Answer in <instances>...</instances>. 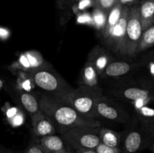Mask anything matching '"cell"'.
Returning a JSON list of instances; mask_svg holds the SVG:
<instances>
[{
  "instance_id": "1f68e13d",
  "label": "cell",
  "mask_w": 154,
  "mask_h": 153,
  "mask_svg": "<svg viewBox=\"0 0 154 153\" xmlns=\"http://www.w3.org/2000/svg\"><path fill=\"white\" fill-rule=\"evenodd\" d=\"M0 153H15L11 150L6 149V148H0Z\"/></svg>"
},
{
  "instance_id": "4fadbf2b",
  "label": "cell",
  "mask_w": 154,
  "mask_h": 153,
  "mask_svg": "<svg viewBox=\"0 0 154 153\" xmlns=\"http://www.w3.org/2000/svg\"><path fill=\"white\" fill-rule=\"evenodd\" d=\"M138 64L123 61L111 62L101 76L103 77H118L130 72Z\"/></svg>"
},
{
  "instance_id": "4316f807",
  "label": "cell",
  "mask_w": 154,
  "mask_h": 153,
  "mask_svg": "<svg viewBox=\"0 0 154 153\" xmlns=\"http://www.w3.org/2000/svg\"><path fill=\"white\" fill-rule=\"evenodd\" d=\"M138 1V0H119V2L123 6H127V7L130 8L136 4Z\"/></svg>"
},
{
  "instance_id": "9c48e42d",
  "label": "cell",
  "mask_w": 154,
  "mask_h": 153,
  "mask_svg": "<svg viewBox=\"0 0 154 153\" xmlns=\"http://www.w3.org/2000/svg\"><path fill=\"white\" fill-rule=\"evenodd\" d=\"M114 95L134 102L135 106L147 104L153 99V92L148 88L138 86H129L117 89L114 92Z\"/></svg>"
},
{
  "instance_id": "ffe728a7",
  "label": "cell",
  "mask_w": 154,
  "mask_h": 153,
  "mask_svg": "<svg viewBox=\"0 0 154 153\" xmlns=\"http://www.w3.org/2000/svg\"><path fill=\"white\" fill-rule=\"evenodd\" d=\"M154 44V26L153 25L149 27L145 31L142 32L139 44L136 50V53L146 50L152 47Z\"/></svg>"
},
{
  "instance_id": "836d02e7",
  "label": "cell",
  "mask_w": 154,
  "mask_h": 153,
  "mask_svg": "<svg viewBox=\"0 0 154 153\" xmlns=\"http://www.w3.org/2000/svg\"><path fill=\"white\" fill-rule=\"evenodd\" d=\"M74 1H75V0H69V5H68V6L71 5V4H72V3L74 2Z\"/></svg>"
},
{
  "instance_id": "52a82bcc",
  "label": "cell",
  "mask_w": 154,
  "mask_h": 153,
  "mask_svg": "<svg viewBox=\"0 0 154 153\" xmlns=\"http://www.w3.org/2000/svg\"><path fill=\"white\" fill-rule=\"evenodd\" d=\"M50 64L44 59L42 54L38 51H26L20 54L18 59L8 67L11 71L31 73L42 69H48Z\"/></svg>"
},
{
  "instance_id": "3957f363",
  "label": "cell",
  "mask_w": 154,
  "mask_h": 153,
  "mask_svg": "<svg viewBox=\"0 0 154 153\" xmlns=\"http://www.w3.org/2000/svg\"><path fill=\"white\" fill-rule=\"evenodd\" d=\"M100 128L73 127L61 129L58 131L65 143L73 149H95L100 143L99 135Z\"/></svg>"
},
{
  "instance_id": "f546056e",
  "label": "cell",
  "mask_w": 154,
  "mask_h": 153,
  "mask_svg": "<svg viewBox=\"0 0 154 153\" xmlns=\"http://www.w3.org/2000/svg\"><path fill=\"white\" fill-rule=\"evenodd\" d=\"M8 35V31L7 29H5V28H1V27H0V38L5 39Z\"/></svg>"
},
{
  "instance_id": "e0dca14e",
  "label": "cell",
  "mask_w": 154,
  "mask_h": 153,
  "mask_svg": "<svg viewBox=\"0 0 154 153\" xmlns=\"http://www.w3.org/2000/svg\"><path fill=\"white\" fill-rule=\"evenodd\" d=\"M123 7V6L118 2L108 12V16H107L106 24H105V28H104V30L102 32V38H103L104 42L108 38L111 29L114 26V25L117 23V21H118L119 18H120V15H121Z\"/></svg>"
},
{
  "instance_id": "d6a6232c",
  "label": "cell",
  "mask_w": 154,
  "mask_h": 153,
  "mask_svg": "<svg viewBox=\"0 0 154 153\" xmlns=\"http://www.w3.org/2000/svg\"><path fill=\"white\" fill-rule=\"evenodd\" d=\"M150 73H151L152 76H153V62L150 63Z\"/></svg>"
},
{
  "instance_id": "83f0119b",
  "label": "cell",
  "mask_w": 154,
  "mask_h": 153,
  "mask_svg": "<svg viewBox=\"0 0 154 153\" xmlns=\"http://www.w3.org/2000/svg\"><path fill=\"white\" fill-rule=\"evenodd\" d=\"M69 0H56L57 8L61 10L65 9L69 5Z\"/></svg>"
},
{
  "instance_id": "e575fe53",
  "label": "cell",
  "mask_w": 154,
  "mask_h": 153,
  "mask_svg": "<svg viewBox=\"0 0 154 153\" xmlns=\"http://www.w3.org/2000/svg\"><path fill=\"white\" fill-rule=\"evenodd\" d=\"M1 86H2V82L0 81V88H1Z\"/></svg>"
},
{
  "instance_id": "484cf974",
  "label": "cell",
  "mask_w": 154,
  "mask_h": 153,
  "mask_svg": "<svg viewBox=\"0 0 154 153\" xmlns=\"http://www.w3.org/2000/svg\"><path fill=\"white\" fill-rule=\"evenodd\" d=\"M23 153H45V152H44L43 150L41 148V147L39 146L37 141L34 140L29 144L28 146L26 147V148L24 150Z\"/></svg>"
},
{
  "instance_id": "d4e9b609",
  "label": "cell",
  "mask_w": 154,
  "mask_h": 153,
  "mask_svg": "<svg viewBox=\"0 0 154 153\" xmlns=\"http://www.w3.org/2000/svg\"><path fill=\"white\" fill-rule=\"evenodd\" d=\"M96 153H123L120 147H110L100 142L95 148Z\"/></svg>"
},
{
  "instance_id": "d6986e66",
  "label": "cell",
  "mask_w": 154,
  "mask_h": 153,
  "mask_svg": "<svg viewBox=\"0 0 154 153\" xmlns=\"http://www.w3.org/2000/svg\"><path fill=\"white\" fill-rule=\"evenodd\" d=\"M20 101L31 118L41 112L40 106L35 98L29 92H23L20 94Z\"/></svg>"
},
{
  "instance_id": "7c38bea8",
  "label": "cell",
  "mask_w": 154,
  "mask_h": 153,
  "mask_svg": "<svg viewBox=\"0 0 154 153\" xmlns=\"http://www.w3.org/2000/svg\"><path fill=\"white\" fill-rule=\"evenodd\" d=\"M45 153H63L66 151V144L60 136L48 135L36 140Z\"/></svg>"
},
{
  "instance_id": "4dcf8cb0",
  "label": "cell",
  "mask_w": 154,
  "mask_h": 153,
  "mask_svg": "<svg viewBox=\"0 0 154 153\" xmlns=\"http://www.w3.org/2000/svg\"><path fill=\"white\" fill-rule=\"evenodd\" d=\"M63 153H76V152H75V149H73V148H71L70 146H69L68 145H66V151H65Z\"/></svg>"
},
{
  "instance_id": "5b68a950",
  "label": "cell",
  "mask_w": 154,
  "mask_h": 153,
  "mask_svg": "<svg viewBox=\"0 0 154 153\" xmlns=\"http://www.w3.org/2000/svg\"><path fill=\"white\" fill-rule=\"evenodd\" d=\"M142 34L141 20H140L139 5L129 8L128 14L127 25L126 32V54L134 56L136 54V50Z\"/></svg>"
},
{
  "instance_id": "277c9868",
  "label": "cell",
  "mask_w": 154,
  "mask_h": 153,
  "mask_svg": "<svg viewBox=\"0 0 154 153\" xmlns=\"http://www.w3.org/2000/svg\"><path fill=\"white\" fill-rule=\"evenodd\" d=\"M27 74L35 85L55 98H59L73 88L61 76L48 69H42Z\"/></svg>"
},
{
  "instance_id": "44dd1931",
  "label": "cell",
  "mask_w": 154,
  "mask_h": 153,
  "mask_svg": "<svg viewBox=\"0 0 154 153\" xmlns=\"http://www.w3.org/2000/svg\"><path fill=\"white\" fill-rule=\"evenodd\" d=\"M6 118L12 127H17L23 123L25 117L24 114L18 107L10 106L5 110Z\"/></svg>"
},
{
  "instance_id": "cb8c5ba5",
  "label": "cell",
  "mask_w": 154,
  "mask_h": 153,
  "mask_svg": "<svg viewBox=\"0 0 154 153\" xmlns=\"http://www.w3.org/2000/svg\"><path fill=\"white\" fill-rule=\"evenodd\" d=\"M119 0H95L94 6L108 14L109 10L117 4Z\"/></svg>"
},
{
  "instance_id": "f1b7e54d",
  "label": "cell",
  "mask_w": 154,
  "mask_h": 153,
  "mask_svg": "<svg viewBox=\"0 0 154 153\" xmlns=\"http://www.w3.org/2000/svg\"><path fill=\"white\" fill-rule=\"evenodd\" d=\"M75 151L76 153H96V150L93 148H78Z\"/></svg>"
},
{
  "instance_id": "9a60e30c",
  "label": "cell",
  "mask_w": 154,
  "mask_h": 153,
  "mask_svg": "<svg viewBox=\"0 0 154 153\" xmlns=\"http://www.w3.org/2000/svg\"><path fill=\"white\" fill-rule=\"evenodd\" d=\"M140 20L142 32L153 25L154 0H142L139 5Z\"/></svg>"
},
{
  "instance_id": "30bf717a",
  "label": "cell",
  "mask_w": 154,
  "mask_h": 153,
  "mask_svg": "<svg viewBox=\"0 0 154 153\" xmlns=\"http://www.w3.org/2000/svg\"><path fill=\"white\" fill-rule=\"evenodd\" d=\"M32 125L33 134L38 138L55 134L57 132L52 122L42 111L32 117Z\"/></svg>"
},
{
  "instance_id": "ac0fdd59",
  "label": "cell",
  "mask_w": 154,
  "mask_h": 153,
  "mask_svg": "<svg viewBox=\"0 0 154 153\" xmlns=\"http://www.w3.org/2000/svg\"><path fill=\"white\" fill-rule=\"evenodd\" d=\"M100 142L110 147H120L122 135L111 129L100 128L99 132Z\"/></svg>"
},
{
  "instance_id": "8992f818",
  "label": "cell",
  "mask_w": 154,
  "mask_h": 153,
  "mask_svg": "<svg viewBox=\"0 0 154 153\" xmlns=\"http://www.w3.org/2000/svg\"><path fill=\"white\" fill-rule=\"evenodd\" d=\"M129 8L123 6L122 13L117 23L111 29L108 38L105 41L107 46L114 52L126 54V32Z\"/></svg>"
},
{
  "instance_id": "5bb4252c",
  "label": "cell",
  "mask_w": 154,
  "mask_h": 153,
  "mask_svg": "<svg viewBox=\"0 0 154 153\" xmlns=\"http://www.w3.org/2000/svg\"><path fill=\"white\" fill-rule=\"evenodd\" d=\"M111 57L109 52L102 48L96 47L90 53L88 60L94 64L98 75L101 76L108 64L111 62Z\"/></svg>"
},
{
  "instance_id": "8fae6325",
  "label": "cell",
  "mask_w": 154,
  "mask_h": 153,
  "mask_svg": "<svg viewBox=\"0 0 154 153\" xmlns=\"http://www.w3.org/2000/svg\"><path fill=\"white\" fill-rule=\"evenodd\" d=\"M148 145L147 139L139 130H132L125 137L123 143V153H138Z\"/></svg>"
},
{
  "instance_id": "d590c367",
  "label": "cell",
  "mask_w": 154,
  "mask_h": 153,
  "mask_svg": "<svg viewBox=\"0 0 154 153\" xmlns=\"http://www.w3.org/2000/svg\"><path fill=\"white\" fill-rule=\"evenodd\" d=\"M89 1H90V2H95V0H89Z\"/></svg>"
},
{
  "instance_id": "2e32d148",
  "label": "cell",
  "mask_w": 154,
  "mask_h": 153,
  "mask_svg": "<svg viewBox=\"0 0 154 153\" xmlns=\"http://www.w3.org/2000/svg\"><path fill=\"white\" fill-rule=\"evenodd\" d=\"M98 76L99 75L94 64L90 61L87 60L82 70V75H81L82 86L93 89H99L98 87L99 85Z\"/></svg>"
},
{
  "instance_id": "7402d4cb",
  "label": "cell",
  "mask_w": 154,
  "mask_h": 153,
  "mask_svg": "<svg viewBox=\"0 0 154 153\" xmlns=\"http://www.w3.org/2000/svg\"><path fill=\"white\" fill-rule=\"evenodd\" d=\"M107 14L105 12L98 8L95 7L94 10L93 11V17H92V22H93V26L96 28V30L102 32L106 24L107 20Z\"/></svg>"
},
{
  "instance_id": "ba28073f",
  "label": "cell",
  "mask_w": 154,
  "mask_h": 153,
  "mask_svg": "<svg viewBox=\"0 0 154 153\" xmlns=\"http://www.w3.org/2000/svg\"><path fill=\"white\" fill-rule=\"evenodd\" d=\"M96 110L98 117L101 116L117 122L124 123L129 119L126 112L122 111L118 106L102 94H101L96 100Z\"/></svg>"
},
{
  "instance_id": "6da1fadb",
  "label": "cell",
  "mask_w": 154,
  "mask_h": 153,
  "mask_svg": "<svg viewBox=\"0 0 154 153\" xmlns=\"http://www.w3.org/2000/svg\"><path fill=\"white\" fill-rule=\"evenodd\" d=\"M38 104L41 111L50 118L58 130L73 127H101L99 121L86 118L72 106L50 94H42Z\"/></svg>"
},
{
  "instance_id": "7a4b0ae2",
  "label": "cell",
  "mask_w": 154,
  "mask_h": 153,
  "mask_svg": "<svg viewBox=\"0 0 154 153\" xmlns=\"http://www.w3.org/2000/svg\"><path fill=\"white\" fill-rule=\"evenodd\" d=\"M101 94L99 89H93L81 85L78 88H72L59 99L72 106L86 118L96 119L98 117L96 100Z\"/></svg>"
},
{
  "instance_id": "603a6c76",
  "label": "cell",
  "mask_w": 154,
  "mask_h": 153,
  "mask_svg": "<svg viewBox=\"0 0 154 153\" xmlns=\"http://www.w3.org/2000/svg\"><path fill=\"white\" fill-rule=\"evenodd\" d=\"M136 112L141 119L143 122H151L152 123L153 122V110L149 106H147V104L140 105V106H135Z\"/></svg>"
}]
</instances>
